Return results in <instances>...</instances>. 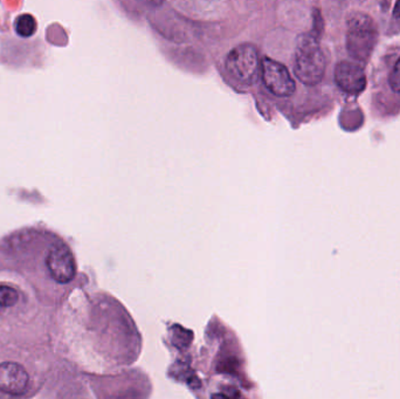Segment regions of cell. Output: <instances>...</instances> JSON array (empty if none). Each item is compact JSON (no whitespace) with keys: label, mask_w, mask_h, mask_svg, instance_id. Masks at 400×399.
Returning <instances> with one entry per match:
<instances>
[{"label":"cell","mask_w":400,"mask_h":399,"mask_svg":"<svg viewBox=\"0 0 400 399\" xmlns=\"http://www.w3.org/2000/svg\"><path fill=\"white\" fill-rule=\"evenodd\" d=\"M46 266L51 277L59 284H68L76 273L74 255L67 245L59 243L49 248Z\"/></svg>","instance_id":"5b68a950"},{"label":"cell","mask_w":400,"mask_h":399,"mask_svg":"<svg viewBox=\"0 0 400 399\" xmlns=\"http://www.w3.org/2000/svg\"><path fill=\"white\" fill-rule=\"evenodd\" d=\"M294 70L297 79L307 86L317 85L324 76L326 56L312 34L301 35L297 41Z\"/></svg>","instance_id":"6da1fadb"},{"label":"cell","mask_w":400,"mask_h":399,"mask_svg":"<svg viewBox=\"0 0 400 399\" xmlns=\"http://www.w3.org/2000/svg\"><path fill=\"white\" fill-rule=\"evenodd\" d=\"M377 41V28L374 20L362 12L350 15L347 32L348 51L355 59L364 61L370 56Z\"/></svg>","instance_id":"7a4b0ae2"},{"label":"cell","mask_w":400,"mask_h":399,"mask_svg":"<svg viewBox=\"0 0 400 399\" xmlns=\"http://www.w3.org/2000/svg\"><path fill=\"white\" fill-rule=\"evenodd\" d=\"M335 81L340 88L350 94L362 92L367 85L364 70L356 63L342 61L335 70Z\"/></svg>","instance_id":"52a82bcc"},{"label":"cell","mask_w":400,"mask_h":399,"mask_svg":"<svg viewBox=\"0 0 400 399\" xmlns=\"http://www.w3.org/2000/svg\"><path fill=\"white\" fill-rule=\"evenodd\" d=\"M261 73L267 89L276 97H290L295 92V81L282 63L265 58L261 63Z\"/></svg>","instance_id":"277c9868"},{"label":"cell","mask_w":400,"mask_h":399,"mask_svg":"<svg viewBox=\"0 0 400 399\" xmlns=\"http://www.w3.org/2000/svg\"><path fill=\"white\" fill-rule=\"evenodd\" d=\"M390 85L394 92H400V58L390 75Z\"/></svg>","instance_id":"30bf717a"},{"label":"cell","mask_w":400,"mask_h":399,"mask_svg":"<svg viewBox=\"0 0 400 399\" xmlns=\"http://www.w3.org/2000/svg\"><path fill=\"white\" fill-rule=\"evenodd\" d=\"M226 67L231 76L241 85H253L260 73L259 56L254 46L239 44L227 56Z\"/></svg>","instance_id":"3957f363"},{"label":"cell","mask_w":400,"mask_h":399,"mask_svg":"<svg viewBox=\"0 0 400 399\" xmlns=\"http://www.w3.org/2000/svg\"><path fill=\"white\" fill-rule=\"evenodd\" d=\"M15 32L22 38H30L37 31V22L33 15H22L15 19Z\"/></svg>","instance_id":"ba28073f"},{"label":"cell","mask_w":400,"mask_h":399,"mask_svg":"<svg viewBox=\"0 0 400 399\" xmlns=\"http://www.w3.org/2000/svg\"><path fill=\"white\" fill-rule=\"evenodd\" d=\"M19 301V291L8 284H0V308H10Z\"/></svg>","instance_id":"9c48e42d"},{"label":"cell","mask_w":400,"mask_h":399,"mask_svg":"<svg viewBox=\"0 0 400 399\" xmlns=\"http://www.w3.org/2000/svg\"><path fill=\"white\" fill-rule=\"evenodd\" d=\"M30 375L26 369L15 362L0 363V391L11 396L26 393Z\"/></svg>","instance_id":"8992f818"},{"label":"cell","mask_w":400,"mask_h":399,"mask_svg":"<svg viewBox=\"0 0 400 399\" xmlns=\"http://www.w3.org/2000/svg\"><path fill=\"white\" fill-rule=\"evenodd\" d=\"M393 15L396 18H400V0L397 3L396 6H394V11H393Z\"/></svg>","instance_id":"8fae6325"}]
</instances>
